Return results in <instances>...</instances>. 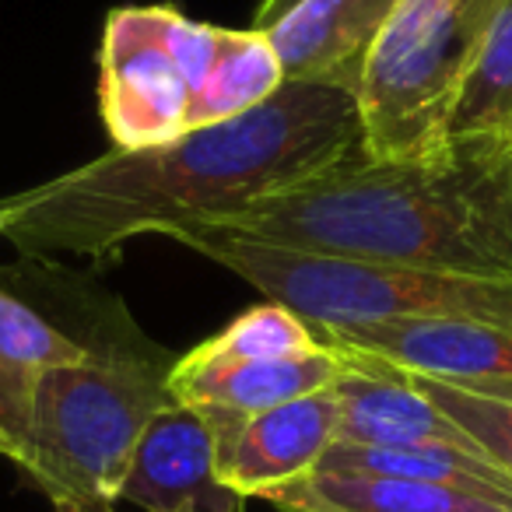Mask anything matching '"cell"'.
I'll use <instances>...</instances> for the list:
<instances>
[{
  "label": "cell",
  "instance_id": "obj_16",
  "mask_svg": "<svg viewBox=\"0 0 512 512\" xmlns=\"http://www.w3.org/2000/svg\"><path fill=\"white\" fill-rule=\"evenodd\" d=\"M512 144V0H505L449 120V144Z\"/></svg>",
  "mask_w": 512,
  "mask_h": 512
},
{
  "label": "cell",
  "instance_id": "obj_3",
  "mask_svg": "<svg viewBox=\"0 0 512 512\" xmlns=\"http://www.w3.org/2000/svg\"><path fill=\"white\" fill-rule=\"evenodd\" d=\"M172 404L169 365L127 348H88L46 369L15 463L53 505L116 502L137 442Z\"/></svg>",
  "mask_w": 512,
  "mask_h": 512
},
{
  "label": "cell",
  "instance_id": "obj_7",
  "mask_svg": "<svg viewBox=\"0 0 512 512\" xmlns=\"http://www.w3.org/2000/svg\"><path fill=\"white\" fill-rule=\"evenodd\" d=\"M214 435L218 477L242 498L274 502L281 491L295 488L316 474L323 456L337 442L341 404L334 386L288 400L253 418L200 414Z\"/></svg>",
  "mask_w": 512,
  "mask_h": 512
},
{
  "label": "cell",
  "instance_id": "obj_12",
  "mask_svg": "<svg viewBox=\"0 0 512 512\" xmlns=\"http://www.w3.org/2000/svg\"><path fill=\"white\" fill-rule=\"evenodd\" d=\"M344 372V362L334 348L323 344L320 351L281 362H242L221 369H190L169 365V390L179 404L197 414H225V418H253L306 393L327 390Z\"/></svg>",
  "mask_w": 512,
  "mask_h": 512
},
{
  "label": "cell",
  "instance_id": "obj_13",
  "mask_svg": "<svg viewBox=\"0 0 512 512\" xmlns=\"http://www.w3.org/2000/svg\"><path fill=\"white\" fill-rule=\"evenodd\" d=\"M85 351L88 344L67 337L32 306L0 288V456H22L46 369L74 362Z\"/></svg>",
  "mask_w": 512,
  "mask_h": 512
},
{
  "label": "cell",
  "instance_id": "obj_14",
  "mask_svg": "<svg viewBox=\"0 0 512 512\" xmlns=\"http://www.w3.org/2000/svg\"><path fill=\"white\" fill-rule=\"evenodd\" d=\"M271 505L278 512H512V498L348 470H316Z\"/></svg>",
  "mask_w": 512,
  "mask_h": 512
},
{
  "label": "cell",
  "instance_id": "obj_6",
  "mask_svg": "<svg viewBox=\"0 0 512 512\" xmlns=\"http://www.w3.org/2000/svg\"><path fill=\"white\" fill-rule=\"evenodd\" d=\"M218 46V25L190 22L172 8L113 11L99 53V102L113 148H151L190 134Z\"/></svg>",
  "mask_w": 512,
  "mask_h": 512
},
{
  "label": "cell",
  "instance_id": "obj_10",
  "mask_svg": "<svg viewBox=\"0 0 512 512\" xmlns=\"http://www.w3.org/2000/svg\"><path fill=\"white\" fill-rule=\"evenodd\" d=\"M400 0H302L267 29L285 81L358 92L369 46Z\"/></svg>",
  "mask_w": 512,
  "mask_h": 512
},
{
  "label": "cell",
  "instance_id": "obj_19",
  "mask_svg": "<svg viewBox=\"0 0 512 512\" xmlns=\"http://www.w3.org/2000/svg\"><path fill=\"white\" fill-rule=\"evenodd\" d=\"M302 0H264L260 8H256V18H253V29H260V32H267L271 25H278L281 18L288 15L292 8H299Z\"/></svg>",
  "mask_w": 512,
  "mask_h": 512
},
{
  "label": "cell",
  "instance_id": "obj_21",
  "mask_svg": "<svg viewBox=\"0 0 512 512\" xmlns=\"http://www.w3.org/2000/svg\"><path fill=\"white\" fill-rule=\"evenodd\" d=\"M8 232V204H4V200H0V235Z\"/></svg>",
  "mask_w": 512,
  "mask_h": 512
},
{
  "label": "cell",
  "instance_id": "obj_15",
  "mask_svg": "<svg viewBox=\"0 0 512 512\" xmlns=\"http://www.w3.org/2000/svg\"><path fill=\"white\" fill-rule=\"evenodd\" d=\"M320 470L348 474L407 477V481L442 484V488L474 491V495L512 498V477L488 456L456 446H341L334 442Z\"/></svg>",
  "mask_w": 512,
  "mask_h": 512
},
{
  "label": "cell",
  "instance_id": "obj_2",
  "mask_svg": "<svg viewBox=\"0 0 512 512\" xmlns=\"http://www.w3.org/2000/svg\"><path fill=\"white\" fill-rule=\"evenodd\" d=\"M218 228L302 253L512 281V144H453L425 162L358 151Z\"/></svg>",
  "mask_w": 512,
  "mask_h": 512
},
{
  "label": "cell",
  "instance_id": "obj_1",
  "mask_svg": "<svg viewBox=\"0 0 512 512\" xmlns=\"http://www.w3.org/2000/svg\"><path fill=\"white\" fill-rule=\"evenodd\" d=\"M362 151L355 92L285 81L264 106L176 141L120 151L4 200L32 260H102L137 235L225 225L249 204Z\"/></svg>",
  "mask_w": 512,
  "mask_h": 512
},
{
  "label": "cell",
  "instance_id": "obj_17",
  "mask_svg": "<svg viewBox=\"0 0 512 512\" xmlns=\"http://www.w3.org/2000/svg\"><path fill=\"white\" fill-rule=\"evenodd\" d=\"M313 327L292 309L278 302H264L232 320L218 337L193 348L190 355L179 358V365L190 369H221V365H242V362H281V358H302L320 351Z\"/></svg>",
  "mask_w": 512,
  "mask_h": 512
},
{
  "label": "cell",
  "instance_id": "obj_5",
  "mask_svg": "<svg viewBox=\"0 0 512 512\" xmlns=\"http://www.w3.org/2000/svg\"><path fill=\"white\" fill-rule=\"evenodd\" d=\"M505 0H400L358 81L362 151L376 162L446 155L449 120Z\"/></svg>",
  "mask_w": 512,
  "mask_h": 512
},
{
  "label": "cell",
  "instance_id": "obj_9",
  "mask_svg": "<svg viewBox=\"0 0 512 512\" xmlns=\"http://www.w3.org/2000/svg\"><path fill=\"white\" fill-rule=\"evenodd\" d=\"M116 502L141 512H246V498L218 477L207 421L179 400L141 435Z\"/></svg>",
  "mask_w": 512,
  "mask_h": 512
},
{
  "label": "cell",
  "instance_id": "obj_20",
  "mask_svg": "<svg viewBox=\"0 0 512 512\" xmlns=\"http://www.w3.org/2000/svg\"><path fill=\"white\" fill-rule=\"evenodd\" d=\"M53 512H141V509L123 502H67V505H53Z\"/></svg>",
  "mask_w": 512,
  "mask_h": 512
},
{
  "label": "cell",
  "instance_id": "obj_4",
  "mask_svg": "<svg viewBox=\"0 0 512 512\" xmlns=\"http://www.w3.org/2000/svg\"><path fill=\"white\" fill-rule=\"evenodd\" d=\"M172 239L239 274L267 302L292 309L313 330L400 316H463L512 327V281L456 278L351 256L264 246L218 225L179 228Z\"/></svg>",
  "mask_w": 512,
  "mask_h": 512
},
{
  "label": "cell",
  "instance_id": "obj_11",
  "mask_svg": "<svg viewBox=\"0 0 512 512\" xmlns=\"http://www.w3.org/2000/svg\"><path fill=\"white\" fill-rule=\"evenodd\" d=\"M341 362L344 372L334 383L341 404V446H456L481 453L460 425H453L400 372L348 355H341Z\"/></svg>",
  "mask_w": 512,
  "mask_h": 512
},
{
  "label": "cell",
  "instance_id": "obj_18",
  "mask_svg": "<svg viewBox=\"0 0 512 512\" xmlns=\"http://www.w3.org/2000/svg\"><path fill=\"white\" fill-rule=\"evenodd\" d=\"M404 379L418 386L495 467L512 477V379H470V383H442L421 376Z\"/></svg>",
  "mask_w": 512,
  "mask_h": 512
},
{
  "label": "cell",
  "instance_id": "obj_8",
  "mask_svg": "<svg viewBox=\"0 0 512 512\" xmlns=\"http://www.w3.org/2000/svg\"><path fill=\"white\" fill-rule=\"evenodd\" d=\"M337 355L376 362L404 376L470 383L512 379V327L463 316H400V320L351 323L313 330Z\"/></svg>",
  "mask_w": 512,
  "mask_h": 512
}]
</instances>
